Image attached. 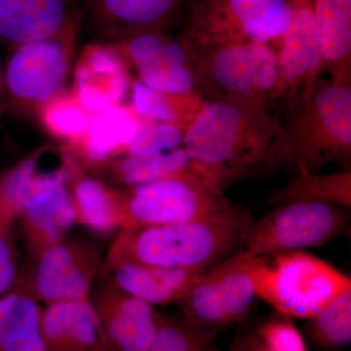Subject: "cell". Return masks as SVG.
<instances>
[{
  "instance_id": "24",
  "label": "cell",
  "mask_w": 351,
  "mask_h": 351,
  "mask_svg": "<svg viewBox=\"0 0 351 351\" xmlns=\"http://www.w3.org/2000/svg\"><path fill=\"white\" fill-rule=\"evenodd\" d=\"M230 6L247 36L257 43L286 34L292 22L285 0H230Z\"/></svg>"
},
{
  "instance_id": "10",
  "label": "cell",
  "mask_w": 351,
  "mask_h": 351,
  "mask_svg": "<svg viewBox=\"0 0 351 351\" xmlns=\"http://www.w3.org/2000/svg\"><path fill=\"white\" fill-rule=\"evenodd\" d=\"M121 56L126 55L140 73L141 82L165 94H184L193 87V77L184 68L180 44L166 43L152 32L137 34L112 43Z\"/></svg>"
},
{
  "instance_id": "5",
  "label": "cell",
  "mask_w": 351,
  "mask_h": 351,
  "mask_svg": "<svg viewBox=\"0 0 351 351\" xmlns=\"http://www.w3.org/2000/svg\"><path fill=\"white\" fill-rule=\"evenodd\" d=\"M348 219L331 203H288L255 221L241 250L258 257L322 246L346 232Z\"/></svg>"
},
{
  "instance_id": "21",
  "label": "cell",
  "mask_w": 351,
  "mask_h": 351,
  "mask_svg": "<svg viewBox=\"0 0 351 351\" xmlns=\"http://www.w3.org/2000/svg\"><path fill=\"white\" fill-rule=\"evenodd\" d=\"M75 168L69 179V186L82 221L95 232L107 233L121 226L115 191L100 180L89 176L75 175Z\"/></svg>"
},
{
  "instance_id": "22",
  "label": "cell",
  "mask_w": 351,
  "mask_h": 351,
  "mask_svg": "<svg viewBox=\"0 0 351 351\" xmlns=\"http://www.w3.org/2000/svg\"><path fill=\"white\" fill-rule=\"evenodd\" d=\"M315 15L309 9H298L286 32L281 69L284 77L295 80L317 66L320 61Z\"/></svg>"
},
{
  "instance_id": "33",
  "label": "cell",
  "mask_w": 351,
  "mask_h": 351,
  "mask_svg": "<svg viewBox=\"0 0 351 351\" xmlns=\"http://www.w3.org/2000/svg\"><path fill=\"white\" fill-rule=\"evenodd\" d=\"M132 99L134 108L141 117L163 123H169L177 119L174 107L166 94L152 89L141 82L134 83Z\"/></svg>"
},
{
  "instance_id": "6",
  "label": "cell",
  "mask_w": 351,
  "mask_h": 351,
  "mask_svg": "<svg viewBox=\"0 0 351 351\" xmlns=\"http://www.w3.org/2000/svg\"><path fill=\"white\" fill-rule=\"evenodd\" d=\"M122 230L186 223L230 207L180 175L115 191Z\"/></svg>"
},
{
  "instance_id": "15",
  "label": "cell",
  "mask_w": 351,
  "mask_h": 351,
  "mask_svg": "<svg viewBox=\"0 0 351 351\" xmlns=\"http://www.w3.org/2000/svg\"><path fill=\"white\" fill-rule=\"evenodd\" d=\"M203 270L115 263L112 265L113 285L152 306L166 304L182 299Z\"/></svg>"
},
{
  "instance_id": "36",
  "label": "cell",
  "mask_w": 351,
  "mask_h": 351,
  "mask_svg": "<svg viewBox=\"0 0 351 351\" xmlns=\"http://www.w3.org/2000/svg\"><path fill=\"white\" fill-rule=\"evenodd\" d=\"M2 113H3V112H1V110H0V117H1Z\"/></svg>"
},
{
  "instance_id": "20",
  "label": "cell",
  "mask_w": 351,
  "mask_h": 351,
  "mask_svg": "<svg viewBox=\"0 0 351 351\" xmlns=\"http://www.w3.org/2000/svg\"><path fill=\"white\" fill-rule=\"evenodd\" d=\"M138 127L127 108L114 106L94 115L86 136L76 145L90 162L105 163L113 154L128 147Z\"/></svg>"
},
{
  "instance_id": "12",
  "label": "cell",
  "mask_w": 351,
  "mask_h": 351,
  "mask_svg": "<svg viewBox=\"0 0 351 351\" xmlns=\"http://www.w3.org/2000/svg\"><path fill=\"white\" fill-rule=\"evenodd\" d=\"M46 351H110L93 302L75 300L43 309Z\"/></svg>"
},
{
  "instance_id": "19",
  "label": "cell",
  "mask_w": 351,
  "mask_h": 351,
  "mask_svg": "<svg viewBox=\"0 0 351 351\" xmlns=\"http://www.w3.org/2000/svg\"><path fill=\"white\" fill-rule=\"evenodd\" d=\"M41 316L38 300L21 284L0 297V351H46Z\"/></svg>"
},
{
  "instance_id": "8",
  "label": "cell",
  "mask_w": 351,
  "mask_h": 351,
  "mask_svg": "<svg viewBox=\"0 0 351 351\" xmlns=\"http://www.w3.org/2000/svg\"><path fill=\"white\" fill-rule=\"evenodd\" d=\"M110 351H149L164 316L154 306L115 287L93 302Z\"/></svg>"
},
{
  "instance_id": "34",
  "label": "cell",
  "mask_w": 351,
  "mask_h": 351,
  "mask_svg": "<svg viewBox=\"0 0 351 351\" xmlns=\"http://www.w3.org/2000/svg\"><path fill=\"white\" fill-rule=\"evenodd\" d=\"M228 351H269L255 327L242 326L235 332Z\"/></svg>"
},
{
  "instance_id": "35",
  "label": "cell",
  "mask_w": 351,
  "mask_h": 351,
  "mask_svg": "<svg viewBox=\"0 0 351 351\" xmlns=\"http://www.w3.org/2000/svg\"><path fill=\"white\" fill-rule=\"evenodd\" d=\"M0 110L5 112V92H4V64L0 59Z\"/></svg>"
},
{
  "instance_id": "7",
  "label": "cell",
  "mask_w": 351,
  "mask_h": 351,
  "mask_svg": "<svg viewBox=\"0 0 351 351\" xmlns=\"http://www.w3.org/2000/svg\"><path fill=\"white\" fill-rule=\"evenodd\" d=\"M82 23V0H0V46L9 50Z\"/></svg>"
},
{
  "instance_id": "28",
  "label": "cell",
  "mask_w": 351,
  "mask_h": 351,
  "mask_svg": "<svg viewBox=\"0 0 351 351\" xmlns=\"http://www.w3.org/2000/svg\"><path fill=\"white\" fill-rule=\"evenodd\" d=\"M216 332L181 318L164 317L149 351H221L215 343Z\"/></svg>"
},
{
  "instance_id": "30",
  "label": "cell",
  "mask_w": 351,
  "mask_h": 351,
  "mask_svg": "<svg viewBox=\"0 0 351 351\" xmlns=\"http://www.w3.org/2000/svg\"><path fill=\"white\" fill-rule=\"evenodd\" d=\"M182 135L177 127L168 123L138 126L135 136L126 147L128 156H149L181 145Z\"/></svg>"
},
{
  "instance_id": "16",
  "label": "cell",
  "mask_w": 351,
  "mask_h": 351,
  "mask_svg": "<svg viewBox=\"0 0 351 351\" xmlns=\"http://www.w3.org/2000/svg\"><path fill=\"white\" fill-rule=\"evenodd\" d=\"M214 75L221 86L232 91L270 89L277 80L276 57L262 43L228 48L215 59Z\"/></svg>"
},
{
  "instance_id": "1",
  "label": "cell",
  "mask_w": 351,
  "mask_h": 351,
  "mask_svg": "<svg viewBox=\"0 0 351 351\" xmlns=\"http://www.w3.org/2000/svg\"><path fill=\"white\" fill-rule=\"evenodd\" d=\"M255 221L249 212L230 206L186 223L122 230L110 251V265L206 269L241 250Z\"/></svg>"
},
{
  "instance_id": "18",
  "label": "cell",
  "mask_w": 351,
  "mask_h": 351,
  "mask_svg": "<svg viewBox=\"0 0 351 351\" xmlns=\"http://www.w3.org/2000/svg\"><path fill=\"white\" fill-rule=\"evenodd\" d=\"M75 90L84 89L108 97L119 106L128 92L124 59L112 43L94 40L82 51L76 64Z\"/></svg>"
},
{
  "instance_id": "14",
  "label": "cell",
  "mask_w": 351,
  "mask_h": 351,
  "mask_svg": "<svg viewBox=\"0 0 351 351\" xmlns=\"http://www.w3.org/2000/svg\"><path fill=\"white\" fill-rule=\"evenodd\" d=\"M51 152V149H39L2 176L0 211L16 218L31 196L57 184H69L75 164L64 156L56 164L46 165Z\"/></svg>"
},
{
  "instance_id": "11",
  "label": "cell",
  "mask_w": 351,
  "mask_h": 351,
  "mask_svg": "<svg viewBox=\"0 0 351 351\" xmlns=\"http://www.w3.org/2000/svg\"><path fill=\"white\" fill-rule=\"evenodd\" d=\"M94 267L80 251L62 240L44 247L34 270V298L46 306L88 299Z\"/></svg>"
},
{
  "instance_id": "4",
  "label": "cell",
  "mask_w": 351,
  "mask_h": 351,
  "mask_svg": "<svg viewBox=\"0 0 351 351\" xmlns=\"http://www.w3.org/2000/svg\"><path fill=\"white\" fill-rule=\"evenodd\" d=\"M247 260L248 256L239 250L203 270L178 301L182 316L216 332L243 322L258 298Z\"/></svg>"
},
{
  "instance_id": "23",
  "label": "cell",
  "mask_w": 351,
  "mask_h": 351,
  "mask_svg": "<svg viewBox=\"0 0 351 351\" xmlns=\"http://www.w3.org/2000/svg\"><path fill=\"white\" fill-rule=\"evenodd\" d=\"M184 149L157 152L149 156H127L112 162V179L128 186L147 184L181 174L191 162Z\"/></svg>"
},
{
  "instance_id": "27",
  "label": "cell",
  "mask_w": 351,
  "mask_h": 351,
  "mask_svg": "<svg viewBox=\"0 0 351 351\" xmlns=\"http://www.w3.org/2000/svg\"><path fill=\"white\" fill-rule=\"evenodd\" d=\"M38 115L51 134L75 145L86 136L94 117L80 105L75 95L66 92L44 106Z\"/></svg>"
},
{
  "instance_id": "25",
  "label": "cell",
  "mask_w": 351,
  "mask_h": 351,
  "mask_svg": "<svg viewBox=\"0 0 351 351\" xmlns=\"http://www.w3.org/2000/svg\"><path fill=\"white\" fill-rule=\"evenodd\" d=\"M314 346L325 351H339L351 341V288L335 298L304 326Z\"/></svg>"
},
{
  "instance_id": "32",
  "label": "cell",
  "mask_w": 351,
  "mask_h": 351,
  "mask_svg": "<svg viewBox=\"0 0 351 351\" xmlns=\"http://www.w3.org/2000/svg\"><path fill=\"white\" fill-rule=\"evenodd\" d=\"M290 318L280 313L255 327L269 351H306L301 335Z\"/></svg>"
},
{
  "instance_id": "2",
  "label": "cell",
  "mask_w": 351,
  "mask_h": 351,
  "mask_svg": "<svg viewBox=\"0 0 351 351\" xmlns=\"http://www.w3.org/2000/svg\"><path fill=\"white\" fill-rule=\"evenodd\" d=\"M257 295L289 317L308 319L351 288L350 277L304 250L249 257Z\"/></svg>"
},
{
  "instance_id": "3",
  "label": "cell",
  "mask_w": 351,
  "mask_h": 351,
  "mask_svg": "<svg viewBox=\"0 0 351 351\" xmlns=\"http://www.w3.org/2000/svg\"><path fill=\"white\" fill-rule=\"evenodd\" d=\"M80 27L8 50L4 63L5 110L24 117L38 114L44 106L66 93Z\"/></svg>"
},
{
  "instance_id": "17",
  "label": "cell",
  "mask_w": 351,
  "mask_h": 351,
  "mask_svg": "<svg viewBox=\"0 0 351 351\" xmlns=\"http://www.w3.org/2000/svg\"><path fill=\"white\" fill-rule=\"evenodd\" d=\"M18 216L24 219L29 234L41 249L63 240L64 235L78 221L69 184L38 191L25 200Z\"/></svg>"
},
{
  "instance_id": "26",
  "label": "cell",
  "mask_w": 351,
  "mask_h": 351,
  "mask_svg": "<svg viewBox=\"0 0 351 351\" xmlns=\"http://www.w3.org/2000/svg\"><path fill=\"white\" fill-rule=\"evenodd\" d=\"M321 54L339 60L351 48V0H318L315 15Z\"/></svg>"
},
{
  "instance_id": "9",
  "label": "cell",
  "mask_w": 351,
  "mask_h": 351,
  "mask_svg": "<svg viewBox=\"0 0 351 351\" xmlns=\"http://www.w3.org/2000/svg\"><path fill=\"white\" fill-rule=\"evenodd\" d=\"M178 0H82L83 22L94 40L117 43L160 25Z\"/></svg>"
},
{
  "instance_id": "31",
  "label": "cell",
  "mask_w": 351,
  "mask_h": 351,
  "mask_svg": "<svg viewBox=\"0 0 351 351\" xmlns=\"http://www.w3.org/2000/svg\"><path fill=\"white\" fill-rule=\"evenodd\" d=\"M13 219L0 211V297L21 283L19 260L11 232Z\"/></svg>"
},
{
  "instance_id": "29",
  "label": "cell",
  "mask_w": 351,
  "mask_h": 351,
  "mask_svg": "<svg viewBox=\"0 0 351 351\" xmlns=\"http://www.w3.org/2000/svg\"><path fill=\"white\" fill-rule=\"evenodd\" d=\"M323 124L335 140L346 145L351 143V93L343 88H329L316 100Z\"/></svg>"
},
{
  "instance_id": "13",
  "label": "cell",
  "mask_w": 351,
  "mask_h": 351,
  "mask_svg": "<svg viewBox=\"0 0 351 351\" xmlns=\"http://www.w3.org/2000/svg\"><path fill=\"white\" fill-rule=\"evenodd\" d=\"M239 110L225 103L208 106L198 115L184 138V151L193 162L221 167L237 159Z\"/></svg>"
}]
</instances>
